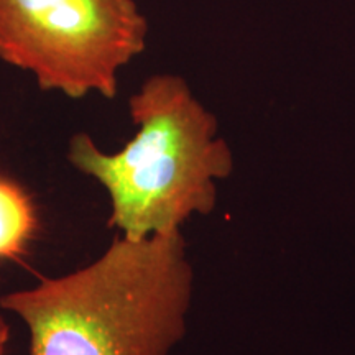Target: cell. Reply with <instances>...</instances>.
<instances>
[{"mask_svg":"<svg viewBox=\"0 0 355 355\" xmlns=\"http://www.w3.org/2000/svg\"><path fill=\"white\" fill-rule=\"evenodd\" d=\"M194 272L183 232L119 234L84 268L7 293L0 306L30 331V355H170L186 334Z\"/></svg>","mask_w":355,"mask_h":355,"instance_id":"6da1fadb","label":"cell"},{"mask_svg":"<svg viewBox=\"0 0 355 355\" xmlns=\"http://www.w3.org/2000/svg\"><path fill=\"white\" fill-rule=\"evenodd\" d=\"M146 37L135 0H0V61L71 99L115 97Z\"/></svg>","mask_w":355,"mask_h":355,"instance_id":"3957f363","label":"cell"},{"mask_svg":"<svg viewBox=\"0 0 355 355\" xmlns=\"http://www.w3.org/2000/svg\"><path fill=\"white\" fill-rule=\"evenodd\" d=\"M137 133L117 153L87 133L69 141L71 165L110 198V227L139 241L181 230L189 217L216 209L217 186L234 171V155L216 115L176 74H155L128 99Z\"/></svg>","mask_w":355,"mask_h":355,"instance_id":"7a4b0ae2","label":"cell"},{"mask_svg":"<svg viewBox=\"0 0 355 355\" xmlns=\"http://www.w3.org/2000/svg\"><path fill=\"white\" fill-rule=\"evenodd\" d=\"M8 336H10L8 324L3 321V318H0V355H3V350H6V345L8 343Z\"/></svg>","mask_w":355,"mask_h":355,"instance_id":"5b68a950","label":"cell"},{"mask_svg":"<svg viewBox=\"0 0 355 355\" xmlns=\"http://www.w3.org/2000/svg\"><path fill=\"white\" fill-rule=\"evenodd\" d=\"M37 232L32 199L19 184L0 175V260L24 255Z\"/></svg>","mask_w":355,"mask_h":355,"instance_id":"277c9868","label":"cell"}]
</instances>
